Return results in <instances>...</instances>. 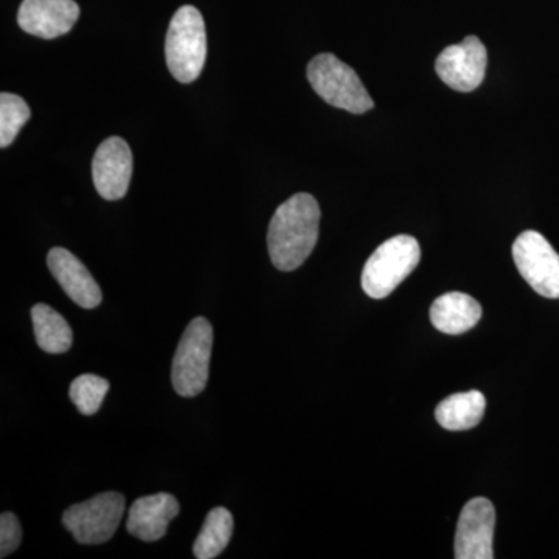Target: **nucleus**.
<instances>
[{"instance_id": "obj_14", "label": "nucleus", "mask_w": 559, "mask_h": 559, "mask_svg": "<svg viewBox=\"0 0 559 559\" xmlns=\"http://www.w3.org/2000/svg\"><path fill=\"white\" fill-rule=\"evenodd\" d=\"M480 318V304L468 294H444L430 307V322L441 333H466L479 323Z\"/></svg>"}, {"instance_id": "obj_15", "label": "nucleus", "mask_w": 559, "mask_h": 559, "mask_svg": "<svg viewBox=\"0 0 559 559\" xmlns=\"http://www.w3.org/2000/svg\"><path fill=\"white\" fill-rule=\"evenodd\" d=\"M487 407V400L477 390L455 393L441 401L436 409V418L441 428L447 430H468L481 421Z\"/></svg>"}, {"instance_id": "obj_7", "label": "nucleus", "mask_w": 559, "mask_h": 559, "mask_svg": "<svg viewBox=\"0 0 559 559\" xmlns=\"http://www.w3.org/2000/svg\"><path fill=\"white\" fill-rule=\"evenodd\" d=\"M513 260L535 293L546 299H559V255L539 231L525 230L516 238Z\"/></svg>"}, {"instance_id": "obj_17", "label": "nucleus", "mask_w": 559, "mask_h": 559, "mask_svg": "<svg viewBox=\"0 0 559 559\" xmlns=\"http://www.w3.org/2000/svg\"><path fill=\"white\" fill-rule=\"evenodd\" d=\"M234 535V516L224 507H216L205 518L200 535L194 540L193 555L198 559L219 557Z\"/></svg>"}, {"instance_id": "obj_1", "label": "nucleus", "mask_w": 559, "mask_h": 559, "mask_svg": "<svg viewBox=\"0 0 559 559\" xmlns=\"http://www.w3.org/2000/svg\"><path fill=\"white\" fill-rule=\"evenodd\" d=\"M320 209L314 197L297 193L272 216L267 249L278 271H296L311 255L319 240Z\"/></svg>"}, {"instance_id": "obj_3", "label": "nucleus", "mask_w": 559, "mask_h": 559, "mask_svg": "<svg viewBox=\"0 0 559 559\" xmlns=\"http://www.w3.org/2000/svg\"><path fill=\"white\" fill-rule=\"evenodd\" d=\"M421 259L418 241L409 235H399L382 242L367 260L362 271V289L371 299H385L404 282Z\"/></svg>"}, {"instance_id": "obj_16", "label": "nucleus", "mask_w": 559, "mask_h": 559, "mask_svg": "<svg viewBox=\"0 0 559 559\" xmlns=\"http://www.w3.org/2000/svg\"><path fill=\"white\" fill-rule=\"evenodd\" d=\"M33 329L36 342L43 352L61 355L72 347L73 334L60 312L49 305L38 304L32 308Z\"/></svg>"}, {"instance_id": "obj_9", "label": "nucleus", "mask_w": 559, "mask_h": 559, "mask_svg": "<svg viewBox=\"0 0 559 559\" xmlns=\"http://www.w3.org/2000/svg\"><path fill=\"white\" fill-rule=\"evenodd\" d=\"M496 511L485 498L469 500L460 513L454 551L457 559H492Z\"/></svg>"}, {"instance_id": "obj_18", "label": "nucleus", "mask_w": 559, "mask_h": 559, "mask_svg": "<svg viewBox=\"0 0 559 559\" xmlns=\"http://www.w3.org/2000/svg\"><path fill=\"white\" fill-rule=\"evenodd\" d=\"M32 110L20 95L0 94V146L7 148L17 138L22 127L31 120Z\"/></svg>"}, {"instance_id": "obj_5", "label": "nucleus", "mask_w": 559, "mask_h": 559, "mask_svg": "<svg viewBox=\"0 0 559 559\" xmlns=\"http://www.w3.org/2000/svg\"><path fill=\"white\" fill-rule=\"evenodd\" d=\"M213 329L207 319L191 320L180 337L173 359L171 381L176 393L186 399L200 395L209 381Z\"/></svg>"}, {"instance_id": "obj_8", "label": "nucleus", "mask_w": 559, "mask_h": 559, "mask_svg": "<svg viewBox=\"0 0 559 559\" xmlns=\"http://www.w3.org/2000/svg\"><path fill=\"white\" fill-rule=\"evenodd\" d=\"M488 55L476 36H468L455 46L447 47L436 61L437 75L459 92H473L484 83Z\"/></svg>"}, {"instance_id": "obj_11", "label": "nucleus", "mask_w": 559, "mask_h": 559, "mask_svg": "<svg viewBox=\"0 0 559 559\" xmlns=\"http://www.w3.org/2000/svg\"><path fill=\"white\" fill-rule=\"evenodd\" d=\"M79 17L80 7L73 0H24L17 24L36 38L55 39L72 31Z\"/></svg>"}, {"instance_id": "obj_19", "label": "nucleus", "mask_w": 559, "mask_h": 559, "mask_svg": "<svg viewBox=\"0 0 559 559\" xmlns=\"http://www.w3.org/2000/svg\"><path fill=\"white\" fill-rule=\"evenodd\" d=\"M108 390L109 382L105 378L97 374H81L70 385L69 395L80 414L90 417L100 411Z\"/></svg>"}, {"instance_id": "obj_4", "label": "nucleus", "mask_w": 559, "mask_h": 559, "mask_svg": "<svg viewBox=\"0 0 559 559\" xmlns=\"http://www.w3.org/2000/svg\"><path fill=\"white\" fill-rule=\"evenodd\" d=\"M308 80L316 94L334 108L352 114H364L373 109L374 103L355 70L333 53L312 58L308 66Z\"/></svg>"}, {"instance_id": "obj_10", "label": "nucleus", "mask_w": 559, "mask_h": 559, "mask_svg": "<svg viewBox=\"0 0 559 559\" xmlns=\"http://www.w3.org/2000/svg\"><path fill=\"white\" fill-rule=\"evenodd\" d=\"M95 189L106 201H119L130 189L132 153L120 138H109L98 146L92 160Z\"/></svg>"}, {"instance_id": "obj_2", "label": "nucleus", "mask_w": 559, "mask_h": 559, "mask_svg": "<svg viewBox=\"0 0 559 559\" xmlns=\"http://www.w3.org/2000/svg\"><path fill=\"white\" fill-rule=\"evenodd\" d=\"M165 58L179 83L200 79L207 58V33L200 10L183 5L176 11L165 40Z\"/></svg>"}, {"instance_id": "obj_13", "label": "nucleus", "mask_w": 559, "mask_h": 559, "mask_svg": "<svg viewBox=\"0 0 559 559\" xmlns=\"http://www.w3.org/2000/svg\"><path fill=\"white\" fill-rule=\"evenodd\" d=\"M179 502L168 492L145 496L132 503L127 530L130 535L145 543H154L167 535L168 525L179 514Z\"/></svg>"}, {"instance_id": "obj_12", "label": "nucleus", "mask_w": 559, "mask_h": 559, "mask_svg": "<svg viewBox=\"0 0 559 559\" xmlns=\"http://www.w3.org/2000/svg\"><path fill=\"white\" fill-rule=\"evenodd\" d=\"M51 275L60 283L70 299L84 310H94L102 304V289L87 267L68 249L53 248L47 255Z\"/></svg>"}, {"instance_id": "obj_20", "label": "nucleus", "mask_w": 559, "mask_h": 559, "mask_svg": "<svg viewBox=\"0 0 559 559\" xmlns=\"http://www.w3.org/2000/svg\"><path fill=\"white\" fill-rule=\"evenodd\" d=\"M22 528L20 521L13 513H3L0 516V557H9L21 546Z\"/></svg>"}, {"instance_id": "obj_6", "label": "nucleus", "mask_w": 559, "mask_h": 559, "mask_svg": "<svg viewBox=\"0 0 559 559\" xmlns=\"http://www.w3.org/2000/svg\"><path fill=\"white\" fill-rule=\"evenodd\" d=\"M124 513V498L108 491L70 507L62 514V524L76 543L97 546L116 535Z\"/></svg>"}]
</instances>
